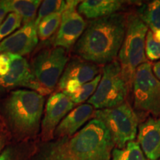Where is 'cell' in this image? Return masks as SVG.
<instances>
[{"mask_svg": "<svg viewBox=\"0 0 160 160\" xmlns=\"http://www.w3.org/2000/svg\"><path fill=\"white\" fill-rule=\"evenodd\" d=\"M127 16L115 13L91 22L76 43L74 51L82 59L97 64L116 60L122 45Z\"/></svg>", "mask_w": 160, "mask_h": 160, "instance_id": "1", "label": "cell"}, {"mask_svg": "<svg viewBox=\"0 0 160 160\" xmlns=\"http://www.w3.org/2000/svg\"><path fill=\"white\" fill-rule=\"evenodd\" d=\"M44 96L31 90L12 91L4 104L5 117L17 134L30 137L37 133L43 112Z\"/></svg>", "mask_w": 160, "mask_h": 160, "instance_id": "2", "label": "cell"}, {"mask_svg": "<svg viewBox=\"0 0 160 160\" xmlns=\"http://www.w3.org/2000/svg\"><path fill=\"white\" fill-rule=\"evenodd\" d=\"M113 147L108 130L96 118L68 140L69 151L77 160H111Z\"/></svg>", "mask_w": 160, "mask_h": 160, "instance_id": "3", "label": "cell"}, {"mask_svg": "<svg viewBox=\"0 0 160 160\" xmlns=\"http://www.w3.org/2000/svg\"><path fill=\"white\" fill-rule=\"evenodd\" d=\"M148 31V28L138 14L127 15L125 34L118 54V62L131 87L137 68L148 62L145 55V38Z\"/></svg>", "mask_w": 160, "mask_h": 160, "instance_id": "4", "label": "cell"}, {"mask_svg": "<svg viewBox=\"0 0 160 160\" xmlns=\"http://www.w3.org/2000/svg\"><path fill=\"white\" fill-rule=\"evenodd\" d=\"M131 85L124 76L118 60L103 68L98 87L88 104L98 110L112 108L125 102Z\"/></svg>", "mask_w": 160, "mask_h": 160, "instance_id": "5", "label": "cell"}, {"mask_svg": "<svg viewBox=\"0 0 160 160\" xmlns=\"http://www.w3.org/2000/svg\"><path fill=\"white\" fill-rule=\"evenodd\" d=\"M93 117L106 126L117 148H125L137 137L139 119L128 103L125 102L112 108L97 110Z\"/></svg>", "mask_w": 160, "mask_h": 160, "instance_id": "6", "label": "cell"}, {"mask_svg": "<svg viewBox=\"0 0 160 160\" xmlns=\"http://www.w3.org/2000/svg\"><path fill=\"white\" fill-rule=\"evenodd\" d=\"M132 86L135 108L160 117V81L153 74L151 63L137 68Z\"/></svg>", "mask_w": 160, "mask_h": 160, "instance_id": "7", "label": "cell"}, {"mask_svg": "<svg viewBox=\"0 0 160 160\" xmlns=\"http://www.w3.org/2000/svg\"><path fill=\"white\" fill-rule=\"evenodd\" d=\"M68 61L62 48L44 50L32 62V73L40 85L51 92L59 82Z\"/></svg>", "mask_w": 160, "mask_h": 160, "instance_id": "8", "label": "cell"}, {"mask_svg": "<svg viewBox=\"0 0 160 160\" xmlns=\"http://www.w3.org/2000/svg\"><path fill=\"white\" fill-rule=\"evenodd\" d=\"M80 1H68V7L62 13L59 31L53 39L56 48L70 49L77 42L87 27L85 21L77 11Z\"/></svg>", "mask_w": 160, "mask_h": 160, "instance_id": "9", "label": "cell"}, {"mask_svg": "<svg viewBox=\"0 0 160 160\" xmlns=\"http://www.w3.org/2000/svg\"><path fill=\"white\" fill-rule=\"evenodd\" d=\"M11 66L8 73L0 78V87L9 88L13 87L28 88L31 91L45 96L51 91L42 87L37 81L28 61L25 58L9 53Z\"/></svg>", "mask_w": 160, "mask_h": 160, "instance_id": "10", "label": "cell"}, {"mask_svg": "<svg viewBox=\"0 0 160 160\" xmlns=\"http://www.w3.org/2000/svg\"><path fill=\"white\" fill-rule=\"evenodd\" d=\"M99 74V68L97 65L82 59H73L66 65L58 87L66 95L73 93Z\"/></svg>", "mask_w": 160, "mask_h": 160, "instance_id": "11", "label": "cell"}, {"mask_svg": "<svg viewBox=\"0 0 160 160\" xmlns=\"http://www.w3.org/2000/svg\"><path fill=\"white\" fill-rule=\"evenodd\" d=\"M74 105L62 92H57L49 97L41 124V137L43 141H50L54 137L57 126L72 111Z\"/></svg>", "mask_w": 160, "mask_h": 160, "instance_id": "12", "label": "cell"}, {"mask_svg": "<svg viewBox=\"0 0 160 160\" xmlns=\"http://www.w3.org/2000/svg\"><path fill=\"white\" fill-rule=\"evenodd\" d=\"M35 20L25 24L2 40L0 42V53H11L22 57L33 51L37 45L39 39Z\"/></svg>", "mask_w": 160, "mask_h": 160, "instance_id": "13", "label": "cell"}, {"mask_svg": "<svg viewBox=\"0 0 160 160\" xmlns=\"http://www.w3.org/2000/svg\"><path fill=\"white\" fill-rule=\"evenodd\" d=\"M137 139L149 160L160 159V117H150L139 126Z\"/></svg>", "mask_w": 160, "mask_h": 160, "instance_id": "14", "label": "cell"}, {"mask_svg": "<svg viewBox=\"0 0 160 160\" xmlns=\"http://www.w3.org/2000/svg\"><path fill=\"white\" fill-rule=\"evenodd\" d=\"M93 113V107L90 104L78 106L62 120L55 130L54 137L59 139L73 137L80 128L88 121Z\"/></svg>", "mask_w": 160, "mask_h": 160, "instance_id": "15", "label": "cell"}, {"mask_svg": "<svg viewBox=\"0 0 160 160\" xmlns=\"http://www.w3.org/2000/svg\"><path fill=\"white\" fill-rule=\"evenodd\" d=\"M125 2L119 0H86L78 6V13L87 19H98L117 13Z\"/></svg>", "mask_w": 160, "mask_h": 160, "instance_id": "16", "label": "cell"}, {"mask_svg": "<svg viewBox=\"0 0 160 160\" xmlns=\"http://www.w3.org/2000/svg\"><path fill=\"white\" fill-rule=\"evenodd\" d=\"M138 16L156 39L160 40V0L143 5L138 11Z\"/></svg>", "mask_w": 160, "mask_h": 160, "instance_id": "17", "label": "cell"}, {"mask_svg": "<svg viewBox=\"0 0 160 160\" xmlns=\"http://www.w3.org/2000/svg\"><path fill=\"white\" fill-rule=\"evenodd\" d=\"M6 2L9 12L19 15L25 25L36 19V13L42 2L39 0H6Z\"/></svg>", "mask_w": 160, "mask_h": 160, "instance_id": "18", "label": "cell"}, {"mask_svg": "<svg viewBox=\"0 0 160 160\" xmlns=\"http://www.w3.org/2000/svg\"><path fill=\"white\" fill-rule=\"evenodd\" d=\"M69 138H62L44 147L39 160H77L68 148Z\"/></svg>", "mask_w": 160, "mask_h": 160, "instance_id": "19", "label": "cell"}, {"mask_svg": "<svg viewBox=\"0 0 160 160\" xmlns=\"http://www.w3.org/2000/svg\"><path fill=\"white\" fill-rule=\"evenodd\" d=\"M62 13H53L43 18L39 22L37 25V35L40 40L45 41L54 34L61 23Z\"/></svg>", "mask_w": 160, "mask_h": 160, "instance_id": "20", "label": "cell"}, {"mask_svg": "<svg viewBox=\"0 0 160 160\" xmlns=\"http://www.w3.org/2000/svg\"><path fill=\"white\" fill-rule=\"evenodd\" d=\"M112 160H146L137 142H130L123 148H115L111 153Z\"/></svg>", "mask_w": 160, "mask_h": 160, "instance_id": "21", "label": "cell"}, {"mask_svg": "<svg viewBox=\"0 0 160 160\" xmlns=\"http://www.w3.org/2000/svg\"><path fill=\"white\" fill-rule=\"evenodd\" d=\"M101 77L102 74H99L91 82L82 85L74 93H70L67 96L74 104H81L86 100H88L95 93Z\"/></svg>", "mask_w": 160, "mask_h": 160, "instance_id": "22", "label": "cell"}, {"mask_svg": "<svg viewBox=\"0 0 160 160\" xmlns=\"http://www.w3.org/2000/svg\"><path fill=\"white\" fill-rule=\"evenodd\" d=\"M68 7V1L59 0H46L43 1L40 5L37 17L36 18V24H38L43 18L56 13H63Z\"/></svg>", "mask_w": 160, "mask_h": 160, "instance_id": "23", "label": "cell"}, {"mask_svg": "<svg viewBox=\"0 0 160 160\" xmlns=\"http://www.w3.org/2000/svg\"><path fill=\"white\" fill-rule=\"evenodd\" d=\"M22 18L15 13H10L0 25V42L21 26Z\"/></svg>", "mask_w": 160, "mask_h": 160, "instance_id": "24", "label": "cell"}, {"mask_svg": "<svg viewBox=\"0 0 160 160\" xmlns=\"http://www.w3.org/2000/svg\"><path fill=\"white\" fill-rule=\"evenodd\" d=\"M145 55L151 61L160 59V40L156 39L150 30L145 38Z\"/></svg>", "mask_w": 160, "mask_h": 160, "instance_id": "25", "label": "cell"}, {"mask_svg": "<svg viewBox=\"0 0 160 160\" xmlns=\"http://www.w3.org/2000/svg\"><path fill=\"white\" fill-rule=\"evenodd\" d=\"M11 66L9 53H0V78L8 73Z\"/></svg>", "mask_w": 160, "mask_h": 160, "instance_id": "26", "label": "cell"}, {"mask_svg": "<svg viewBox=\"0 0 160 160\" xmlns=\"http://www.w3.org/2000/svg\"><path fill=\"white\" fill-rule=\"evenodd\" d=\"M9 10L6 1H0V25L2 24Z\"/></svg>", "mask_w": 160, "mask_h": 160, "instance_id": "27", "label": "cell"}, {"mask_svg": "<svg viewBox=\"0 0 160 160\" xmlns=\"http://www.w3.org/2000/svg\"><path fill=\"white\" fill-rule=\"evenodd\" d=\"M152 71H153L155 77L160 81V60L152 65Z\"/></svg>", "mask_w": 160, "mask_h": 160, "instance_id": "28", "label": "cell"}, {"mask_svg": "<svg viewBox=\"0 0 160 160\" xmlns=\"http://www.w3.org/2000/svg\"><path fill=\"white\" fill-rule=\"evenodd\" d=\"M0 160H12L11 151L10 149H6L0 153Z\"/></svg>", "mask_w": 160, "mask_h": 160, "instance_id": "29", "label": "cell"}, {"mask_svg": "<svg viewBox=\"0 0 160 160\" xmlns=\"http://www.w3.org/2000/svg\"><path fill=\"white\" fill-rule=\"evenodd\" d=\"M6 144V137L5 135H0V152L5 148Z\"/></svg>", "mask_w": 160, "mask_h": 160, "instance_id": "30", "label": "cell"}, {"mask_svg": "<svg viewBox=\"0 0 160 160\" xmlns=\"http://www.w3.org/2000/svg\"><path fill=\"white\" fill-rule=\"evenodd\" d=\"M158 160H160V159H158Z\"/></svg>", "mask_w": 160, "mask_h": 160, "instance_id": "31", "label": "cell"}, {"mask_svg": "<svg viewBox=\"0 0 160 160\" xmlns=\"http://www.w3.org/2000/svg\"><path fill=\"white\" fill-rule=\"evenodd\" d=\"M0 130H1V128H0Z\"/></svg>", "mask_w": 160, "mask_h": 160, "instance_id": "32", "label": "cell"}]
</instances>
